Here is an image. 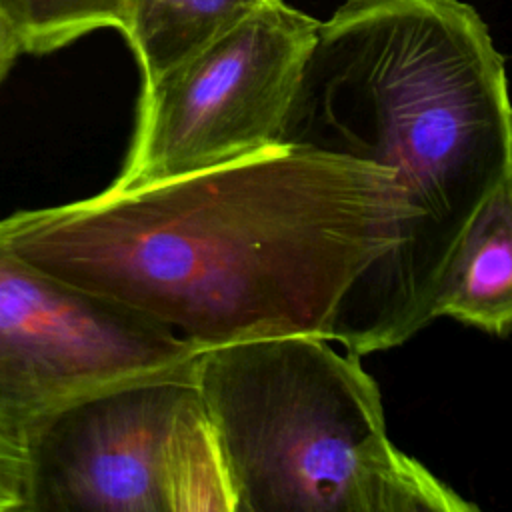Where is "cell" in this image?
<instances>
[{
    "mask_svg": "<svg viewBox=\"0 0 512 512\" xmlns=\"http://www.w3.org/2000/svg\"><path fill=\"white\" fill-rule=\"evenodd\" d=\"M0 236L204 350L290 334L386 350L434 320L442 284L428 216L394 168L298 146L22 210Z\"/></svg>",
    "mask_w": 512,
    "mask_h": 512,
    "instance_id": "6da1fadb",
    "label": "cell"
},
{
    "mask_svg": "<svg viewBox=\"0 0 512 512\" xmlns=\"http://www.w3.org/2000/svg\"><path fill=\"white\" fill-rule=\"evenodd\" d=\"M284 144L394 168L428 216L444 284L512 176L504 60L460 0H348L318 26Z\"/></svg>",
    "mask_w": 512,
    "mask_h": 512,
    "instance_id": "7a4b0ae2",
    "label": "cell"
},
{
    "mask_svg": "<svg viewBox=\"0 0 512 512\" xmlns=\"http://www.w3.org/2000/svg\"><path fill=\"white\" fill-rule=\"evenodd\" d=\"M196 384L232 512H476L392 444L360 354L290 334L204 350Z\"/></svg>",
    "mask_w": 512,
    "mask_h": 512,
    "instance_id": "3957f363",
    "label": "cell"
},
{
    "mask_svg": "<svg viewBox=\"0 0 512 512\" xmlns=\"http://www.w3.org/2000/svg\"><path fill=\"white\" fill-rule=\"evenodd\" d=\"M30 512H232L196 376L84 396L26 430Z\"/></svg>",
    "mask_w": 512,
    "mask_h": 512,
    "instance_id": "277c9868",
    "label": "cell"
},
{
    "mask_svg": "<svg viewBox=\"0 0 512 512\" xmlns=\"http://www.w3.org/2000/svg\"><path fill=\"white\" fill-rule=\"evenodd\" d=\"M318 26L280 2L144 86L136 136L110 190L132 192L286 148Z\"/></svg>",
    "mask_w": 512,
    "mask_h": 512,
    "instance_id": "5b68a950",
    "label": "cell"
},
{
    "mask_svg": "<svg viewBox=\"0 0 512 512\" xmlns=\"http://www.w3.org/2000/svg\"><path fill=\"white\" fill-rule=\"evenodd\" d=\"M204 348L22 260L0 236V426L26 430L98 390L196 376Z\"/></svg>",
    "mask_w": 512,
    "mask_h": 512,
    "instance_id": "8992f818",
    "label": "cell"
},
{
    "mask_svg": "<svg viewBox=\"0 0 512 512\" xmlns=\"http://www.w3.org/2000/svg\"><path fill=\"white\" fill-rule=\"evenodd\" d=\"M450 316L492 334L512 330V176L484 202L434 302Z\"/></svg>",
    "mask_w": 512,
    "mask_h": 512,
    "instance_id": "52a82bcc",
    "label": "cell"
},
{
    "mask_svg": "<svg viewBox=\"0 0 512 512\" xmlns=\"http://www.w3.org/2000/svg\"><path fill=\"white\" fill-rule=\"evenodd\" d=\"M284 0H124L126 36L144 86L190 60L252 14Z\"/></svg>",
    "mask_w": 512,
    "mask_h": 512,
    "instance_id": "ba28073f",
    "label": "cell"
},
{
    "mask_svg": "<svg viewBox=\"0 0 512 512\" xmlns=\"http://www.w3.org/2000/svg\"><path fill=\"white\" fill-rule=\"evenodd\" d=\"M0 10L18 54H48L124 24V0H0Z\"/></svg>",
    "mask_w": 512,
    "mask_h": 512,
    "instance_id": "9c48e42d",
    "label": "cell"
},
{
    "mask_svg": "<svg viewBox=\"0 0 512 512\" xmlns=\"http://www.w3.org/2000/svg\"><path fill=\"white\" fill-rule=\"evenodd\" d=\"M32 464L24 438L0 426V512H30Z\"/></svg>",
    "mask_w": 512,
    "mask_h": 512,
    "instance_id": "30bf717a",
    "label": "cell"
},
{
    "mask_svg": "<svg viewBox=\"0 0 512 512\" xmlns=\"http://www.w3.org/2000/svg\"><path fill=\"white\" fill-rule=\"evenodd\" d=\"M18 56L20 54H18L10 34H8V28H6V22H4V16H2V10H0V84L8 76L12 64Z\"/></svg>",
    "mask_w": 512,
    "mask_h": 512,
    "instance_id": "8fae6325",
    "label": "cell"
}]
</instances>
